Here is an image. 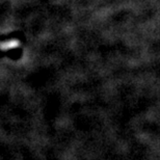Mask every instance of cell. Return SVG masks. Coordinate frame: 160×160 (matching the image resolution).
Segmentation results:
<instances>
[{"mask_svg":"<svg viewBox=\"0 0 160 160\" xmlns=\"http://www.w3.org/2000/svg\"><path fill=\"white\" fill-rule=\"evenodd\" d=\"M4 56L17 60L22 56V49L21 48H15V49H9V50H0V57H4Z\"/></svg>","mask_w":160,"mask_h":160,"instance_id":"1","label":"cell"},{"mask_svg":"<svg viewBox=\"0 0 160 160\" xmlns=\"http://www.w3.org/2000/svg\"><path fill=\"white\" fill-rule=\"evenodd\" d=\"M12 39H18L22 42H24L25 38H24V33L21 32V31H16V32H12L9 34H6V36H0V42L2 41H9Z\"/></svg>","mask_w":160,"mask_h":160,"instance_id":"2","label":"cell"}]
</instances>
